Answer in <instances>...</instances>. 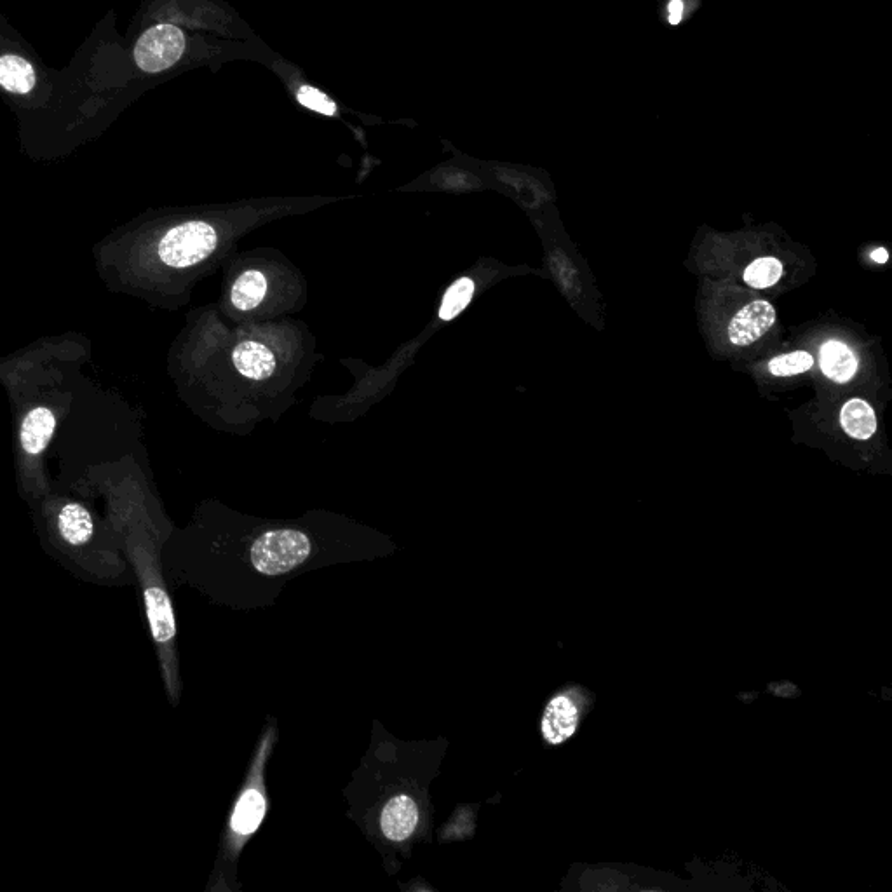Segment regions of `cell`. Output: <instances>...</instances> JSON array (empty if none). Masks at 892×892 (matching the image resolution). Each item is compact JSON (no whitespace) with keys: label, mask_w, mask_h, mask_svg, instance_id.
Here are the masks:
<instances>
[{"label":"cell","mask_w":892,"mask_h":892,"mask_svg":"<svg viewBox=\"0 0 892 892\" xmlns=\"http://www.w3.org/2000/svg\"><path fill=\"white\" fill-rule=\"evenodd\" d=\"M474 286L476 284L473 279L467 278V276L453 281L448 286V290L443 295L440 311H438L441 321H452L466 311L467 305L471 304L474 297Z\"/></svg>","instance_id":"2e32d148"},{"label":"cell","mask_w":892,"mask_h":892,"mask_svg":"<svg viewBox=\"0 0 892 892\" xmlns=\"http://www.w3.org/2000/svg\"><path fill=\"white\" fill-rule=\"evenodd\" d=\"M419 805L410 795L392 797L380 814V830L391 842H405L419 826Z\"/></svg>","instance_id":"ba28073f"},{"label":"cell","mask_w":892,"mask_h":892,"mask_svg":"<svg viewBox=\"0 0 892 892\" xmlns=\"http://www.w3.org/2000/svg\"><path fill=\"white\" fill-rule=\"evenodd\" d=\"M821 370L828 379L845 384L858 373L859 359L849 345L840 340H830L821 347Z\"/></svg>","instance_id":"7c38bea8"},{"label":"cell","mask_w":892,"mask_h":892,"mask_svg":"<svg viewBox=\"0 0 892 892\" xmlns=\"http://www.w3.org/2000/svg\"><path fill=\"white\" fill-rule=\"evenodd\" d=\"M812 366H814V356L811 352L795 351L771 359L767 370L774 377H795L800 373L809 372Z\"/></svg>","instance_id":"ac0fdd59"},{"label":"cell","mask_w":892,"mask_h":892,"mask_svg":"<svg viewBox=\"0 0 892 892\" xmlns=\"http://www.w3.org/2000/svg\"><path fill=\"white\" fill-rule=\"evenodd\" d=\"M96 521L82 504H67L56 516V558L81 581L98 586H124L133 581L128 561L115 549L96 546Z\"/></svg>","instance_id":"6da1fadb"},{"label":"cell","mask_w":892,"mask_h":892,"mask_svg":"<svg viewBox=\"0 0 892 892\" xmlns=\"http://www.w3.org/2000/svg\"><path fill=\"white\" fill-rule=\"evenodd\" d=\"M187 39L180 28L159 23L145 30L136 41L133 58L136 67L147 74H159L175 67L185 53Z\"/></svg>","instance_id":"5b68a950"},{"label":"cell","mask_w":892,"mask_h":892,"mask_svg":"<svg viewBox=\"0 0 892 892\" xmlns=\"http://www.w3.org/2000/svg\"><path fill=\"white\" fill-rule=\"evenodd\" d=\"M311 553V539L304 532L281 528L269 530L253 542L250 560L260 574L279 575L300 567Z\"/></svg>","instance_id":"3957f363"},{"label":"cell","mask_w":892,"mask_h":892,"mask_svg":"<svg viewBox=\"0 0 892 892\" xmlns=\"http://www.w3.org/2000/svg\"><path fill=\"white\" fill-rule=\"evenodd\" d=\"M872 260L877 262V264H886L887 260H889V253H887L886 248H879V250L873 251Z\"/></svg>","instance_id":"44dd1931"},{"label":"cell","mask_w":892,"mask_h":892,"mask_svg":"<svg viewBox=\"0 0 892 892\" xmlns=\"http://www.w3.org/2000/svg\"><path fill=\"white\" fill-rule=\"evenodd\" d=\"M267 814V798L262 784L255 781L241 793L230 816V830L234 837L248 838L257 832Z\"/></svg>","instance_id":"9c48e42d"},{"label":"cell","mask_w":892,"mask_h":892,"mask_svg":"<svg viewBox=\"0 0 892 892\" xmlns=\"http://www.w3.org/2000/svg\"><path fill=\"white\" fill-rule=\"evenodd\" d=\"M778 318L774 305L767 300H753L730 319L727 335L730 344L736 347H748L764 337L771 330Z\"/></svg>","instance_id":"52a82bcc"},{"label":"cell","mask_w":892,"mask_h":892,"mask_svg":"<svg viewBox=\"0 0 892 892\" xmlns=\"http://www.w3.org/2000/svg\"><path fill=\"white\" fill-rule=\"evenodd\" d=\"M683 0H671L668 6V20L671 25H678L683 18Z\"/></svg>","instance_id":"ffe728a7"},{"label":"cell","mask_w":892,"mask_h":892,"mask_svg":"<svg viewBox=\"0 0 892 892\" xmlns=\"http://www.w3.org/2000/svg\"><path fill=\"white\" fill-rule=\"evenodd\" d=\"M586 710V696L577 687H568L549 699L541 720L542 737L558 746L574 736Z\"/></svg>","instance_id":"8992f818"},{"label":"cell","mask_w":892,"mask_h":892,"mask_svg":"<svg viewBox=\"0 0 892 892\" xmlns=\"http://www.w3.org/2000/svg\"><path fill=\"white\" fill-rule=\"evenodd\" d=\"M37 84V75L30 61L23 56H0V88L11 95H28Z\"/></svg>","instance_id":"9a60e30c"},{"label":"cell","mask_w":892,"mask_h":892,"mask_svg":"<svg viewBox=\"0 0 892 892\" xmlns=\"http://www.w3.org/2000/svg\"><path fill=\"white\" fill-rule=\"evenodd\" d=\"M840 426L852 440H870L877 433V415L868 401L852 398L840 410Z\"/></svg>","instance_id":"4fadbf2b"},{"label":"cell","mask_w":892,"mask_h":892,"mask_svg":"<svg viewBox=\"0 0 892 892\" xmlns=\"http://www.w3.org/2000/svg\"><path fill=\"white\" fill-rule=\"evenodd\" d=\"M129 565L140 582L143 609L149 622L150 636L156 643L166 689L173 703L178 699V663H176V619L171 596L164 584L161 565L152 551L143 546H129Z\"/></svg>","instance_id":"7a4b0ae2"},{"label":"cell","mask_w":892,"mask_h":892,"mask_svg":"<svg viewBox=\"0 0 892 892\" xmlns=\"http://www.w3.org/2000/svg\"><path fill=\"white\" fill-rule=\"evenodd\" d=\"M218 234L206 222H187L168 230L159 243V257L164 264L185 269L203 262L217 250Z\"/></svg>","instance_id":"277c9868"},{"label":"cell","mask_w":892,"mask_h":892,"mask_svg":"<svg viewBox=\"0 0 892 892\" xmlns=\"http://www.w3.org/2000/svg\"><path fill=\"white\" fill-rule=\"evenodd\" d=\"M298 102L304 103L305 107L316 110L319 114L333 115L337 112L335 105L328 96L319 93L318 89L304 88L298 93Z\"/></svg>","instance_id":"d6986e66"},{"label":"cell","mask_w":892,"mask_h":892,"mask_svg":"<svg viewBox=\"0 0 892 892\" xmlns=\"http://www.w3.org/2000/svg\"><path fill=\"white\" fill-rule=\"evenodd\" d=\"M784 267L781 260L774 257H762L753 260L746 269H744V283L755 288V290H765L772 288L774 284H778L783 278Z\"/></svg>","instance_id":"e0dca14e"},{"label":"cell","mask_w":892,"mask_h":892,"mask_svg":"<svg viewBox=\"0 0 892 892\" xmlns=\"http://www.w3.org/2000/svg\"><path fill=\"white\" fill-rule=\"evenodd\" d=\"M232 361L244 379L255 382H262L272 377L278 365L274 352L267 345L255 340H244L241 344H237L232 352Z\"/></svg>","instance_id":"8fae6325"},{"label":"cell","mask_w":892,"mask_h":892,"mask_svg":"<svg viewBox=\"0 0 892 892\" xmlns=\"http://www.w3.org/2000/svg\"><path fill=\"white\" fill-rule=\"evenodd\" d=\"M56 429V419L48 408H35L28 413L21 426V446L27 453L37 455L46 450Z\"/></svg>","instance_id":"5bb4252c"},{"label":"cell","mask_w":892,"mask_h":892,"mask_svg":"<svg viewBox=\"0 0 892 892\" xmlns=\"http://www.w3.org/2000/svg\"><path fill=\"white\" fill-rule=\"evenodd\" d=\"M269 295V278L260 269L243 271L230 286V307L237 314H251L264 305Z\"/></svg>","instance_id":"30bf717a"}]
</instances>
